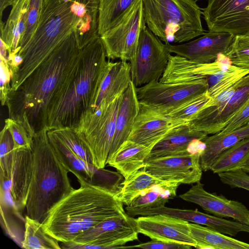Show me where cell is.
<instances>
[{
    "mask_svg": "<svg viewBox=\"0 0 249 249\" xmlns=\"http://www.w3.org/2000/svg\"><path fill=\"white\" fill-rule=\"evenodd\" d=\"M81 50L73 32L16 90L10 92L5 105L9 118L29 123L36 132L46 127L49 104L76 64Z\"/></svg>",
    "mask_w": 249,
    "mask_h": 249,
    "instance_id": "1",
    "label": "cell"
},
{
    "mask_svg": "<svg viewBox=\"0 0 249 249\" xmlns=\"http://www.w3.org/2000/svg\"><path fill=\"white\" fill-rule=\"evenodd\" d=\"M107 58L100 36L81 50L76 64L49 104L45 119L48 130L77 125L105 76Z\"/></svg>",
    "mask_w": 249,
    "mask_h": 249,
    "instance_id": "2",
    "label": "cell"
},
{
    "mask_svg": "<svg viewBox=\"0 0 249 249\" xmlns=\"http://www.w3.org/2000/svg\"><path fill=\"white\" fill-rule=\"evenodd\" d=\"M72 191L50 211L43 223L45 232L62 243L110 217L126 214L109 188L86 182Z\"/></svg>",
    "mask_w": 249,
    "mask_h": 249,
    "instance_id": "3",
    "label": "cell"
},
{
    "mask_svg": "<svg viewBox=\"0 0 249 249\" xmlns=\"http://www.w3.org/2000/svg\"><path fill=\"white\" fill-rule=\"evenodd\" d=\"M48 130L36 132L34 138L33 174L25 205L26 215L42 224L52 209L74 190L69 171L49 140Z\"/></svg>",
    "mask_w": 249,
    "mask_h": 249,
    "instance_id": "4",
    "label": "cell"
},
{
    "mask_svg": "<svg viewBox=\"0 0 249 249\" xmlns=\"http://www.w3.org/2000/svg\"><path fill=\"white\" fill-rule=\"evenodd\" d=\"M79 20L63 0H43L37 28L18 53L22 58L12 78L11 91L16 90L29 75L70 34L75 33Z\"/></svg>",
    "mask_w": 249,
    "mask_h": 249,
    "instance_id": "5",
    "label": "cell"
},
{
    "mask_svg": "<svg viewBox=\"0 0 249 249\" xmlns=\"http://www.w3.org/2000/svg\"><path fill=\"white\" fill-rule=\"evenodd\" d=\"M146 26L165 44L187 42L204 35L196 0H142Z\"/></svg>",
    "mask_w": 249,
    "mask_h": 249,
    "instance_id": "6",
    "label": "cell"
},
{
    "mask_svg": "<svg viewBox=\"0 0 249 249\" xmlns=\"http://www.w3.org/2000/svg\"><path fill=\"white\" fill-rule=\"evenodd\" d=\"M122 95L105 107L83 113L74 127L89 150L92 165L99 170L107 164Z\"/></svg>",
    "mask_w": 249,
    "mask_h": 249,
    "instance_id": "7",
    "label": "cell"
},
{
    "mask_svg": "<svg viewBox=\"0 0 249 249\" xmlns=\"http://www.w3.org/2000/svg\"><path fill=\"white\" fill-rule=\"evenodd\" d=\"M138 233L135 218L126 213L104 220L78 235L73 241L62 243L61 248H125L123 245L137 240Z\"/></svg>",
    "mask_w": 249,
    "mask_h": 249,
    "instance_id": "8",
    "label": "cell"
},
{
    "mask_svg": "<svg viewBox=\"0 0 249 249\" xmlns=\"http://www.w3.org/2000/svg\"><path fill=\"white\" fill-rule=\"evenodd\" d=\"M140 104L167 114L191 100L207 92L206 79L190 82L167 83L154 81L136 87Z\"/></svg>",
    "mask_w": 249,
    "mask_h": 249,
    "instance_id": "9",
    "label": "cell"
},
{
    "mask_svg": "<svg viewBox=\"0 0 249 249\" xmlns=\"http://www.w3.org/2000/svg\"><path fill=\"white\" fill-rule=\"evenodd\" d=\"M146 26L142 0H137L118 22L100 36L108 59L132 60L141 32Z\"/></svg>",
    "mask_w": 249,
    "mask_h": 249,
    "instance_id": "10",
    "label": "cell"
},
{
    "mask_svg": "<svg viewBox=\"0 0 249 249\" xmlns=\"http://www.w3.org/2000/svg\"><path fill=\"white\" fill-rule=\"evenodd\" d=\"M171 53L166 44L146 26L140 34L135 57L129 61L131 81L136 87L159 81Z\"/></svg>",
    "mask_w": 249,
    "mask_h": 249,
    "instance_id": "11",
    "label": "cell"
},
{
    "mask_svg": "<svg viewBox=\"0 0 249 249\" xmlns=\"http://www.w3.org/2000/svg\"><path fill=\"white\" fill-rule=\"evenodd\" d=\"M202 15L209 31L249 35V0H208Z\"/></svg>",
    "mask_w": 249,
    "mask_h": 249,
    "instance_id": "12",
    "label": "cell"
},
{
    "mask_svg": "<svg viewBox=\"0 0 249 249\" xmlns=\"http://www.w3.org/2000/svg\"><path fill=\"white\" fill-rule=\"evenodd\" d=\"M202 150L188 155L147 159L143 169L163 181L187 184L196 183L200 181L202 175L200 163Z\"/></svg>",
    "mask_w": 249,
    "mask_h": 249,
    "instance_id": "13",
    "label": "cell"
},
{
    "mask_svg": "<svg viewBox=\"0 0 249 249\" xmlns=\"http://www.w3.org/2000/svg\"><path fill=\"white\" fill-rule=\"evenodd\" d=\"M249 103V73L236 83L235 91L221 107L211 112H198L188 122L194 130L208 135L221 131L228 122Z\"/></svg>",
    "mask_w": 249,
    "mask_h": 249,
    "instance_id": "14",
    "label": "cell"
},
{
    "mask_svg": "<svg viewBox=\"0 0 249 249\" xmlns=\"http://www.w3.org/2000/svg\"><path fill=\"white\" fill-rule=\"evenodd\" d=\"M234 36L223 32L209 31L197 39L178 45L166 44L170 52L201 63L214 62L219 53L225 54Z\"/></svg>",
    "mask_w": 249,
    "mask_h": 249,
    "instance_id": "15",
    "label": "cell"
},
{
    "mask_svg": "<svg viewBox=\"0 0 249 249\" xmlns=\"http://www.w3.org/2000/svg\"><path fill=\"white\" fill-rule=\"evenodd\" d=\"M179 197L186 201L199 205L205 212L214 216L231 218L249 226V210L246 206L242 202L228 199L222 195L208 192L200 181Z\"/></svg>",
    "mask_w": 249,
    "mask_h": 249,
    "instance_id": "16",
    "label": "cell"
},
{
    "mask_svg": "<svg viewBox=\"0 0 249 249\" xmlns=\"http://www.w3.org/2000/svg\"><path fill=\"white\" fill-rule=\"evenodd\" d=\"M135 219L138 232L151 239L196 247L187 221L160 214L142 216Z\"/></svg>",
    "mask_w": 249,
    "mask_h": 249,
    "instance_id": "17",
    "label": "cell"
},
{
    "mask_svg": "<svg viewBox=\"0 0 249 249\" xmlns=\"http://www.w3.org/2000/svg\"><path fill=\"white\" fill-rule=\"evenodd\" d=\"M187 123L174 119L140 103L139 110L127 140L146 146L155 144L172 128Z\"/></svg>",
    "mask_w": 249,
    "mask_h": 249,
    "instance_id": "18",
    "label": "cell"
},
{
    "mask_svg": "<svg viewBox=\"0 0 249 249\" xmlns=\"http://www.w3.org/2000/svg\"><path fill=\"white\" fill-rule=\"evenodd\" d=\"M232 65L229 58L219 53L213 62H195L178 55H170L167 66L159 81L162 83H187L201 79Z\"/></svg>",
    "mask_w": 249,
    "mask_h": 249,
    "instance_id": "19",
    "label": "cell"
},
{
    "mask_svg": "<svg viewBox=\"0 0 249 249\" xmlns=\"http://www.w3.org/2000/svg\"><path fill=\"white\" fill-rule=\"evenodd\" d=\"M131 81L129 62H111L108 60L105 76L89 108L85 112H94L107 106L124 92Z\"/></svg>",
    "mask_w": 249,
    "mask_h": 249,
    "instance_id": "20",
    "label": "cell"
},
{
    "mask_svg": "<svg viewBox=\"0 0 249 249\" xmlns=\"http://www.w3.org/2000/svg\"><path fill=\"white\" fill-rule=\"evenodd\" d=\"M32 149L28 148H14L13 165L10 179L0 182L1 185H6L15 205L25 207L33 169Z\"/></svg>",
    "mask_w": 249,
    "mask_h": 249,
    "instance_id": "21",
    "label": "cell"
},
{
    "mask_svg": "<svg viewBox=\"0 0 249 249\" xmlns=\"http://www.w3.org/2000/svg\"><path fill=\"white\" fill-rule=\"evenodd\" d=\"M207 136L204 132L191 128L188 123L176 126L155 144L148 159L184 155L195 152H192L191 146Z\"/></svg>",
    "mask_w": 249,
    "mask_h": 249,
    "instance_id": "22",
    "label": "cell"
},
{
    "mask_svg": "<svg viewBox=\"0 0 249 249\" xmlns=\"http://www.w3.org/2000/svg\"><path fill=\"white\" fill-rule=\"evenodd\" d=\"M140 107L136 87L130 81L123 93L116 119L115 129L107 162L121 145L127 140Z\"/></svg>",
    "mask_w": 249,
    "mask_h": 249,
    "instance_id": "23",
    "label": "cell"
},
{
    "mask_svg": "<svg viewBox=\"0 0 249 249\" xmlns=\"http://www.w3.org/2000/svg\"><path fill=\"white\" fill-rule=\"evenodd\" d=\"M70 6L79 20L78 30L74 33L80 49L100 36L98 17L100 0H63Z\"/></svg>",
    "mask_w": 249,
    "mask_h": 249,
    "instance_id": "24",
    "label": "cell"
},
{
    "mask_svg": "<svg viewBox=\"0 0 249 249\" xmlns=\"http://www.w3.org/2000/svg\"><path fill=\"white\" fill-rule=\"evenodd\" d=\"M30 0H15L6 22L0 21V37L7 46L10 57L20 50L24 33Z\"/></svg>",
    "mask_w": 249,
    "mask_h": 249,
    "instance_id": "25",
    "label": "cell"
},
{
    "mask_svg": "<svg viewBox=\"0 0 249 249\" xmlns=\"http://www.w3.org/2000/svg\"><path fill=\"white\" fill-rule=\"evenodd\" d=\"M155 144L146 146L131 140L124 142L107 164L115 169L125 179L143 168Z\"/></svg>",
    "mask_w": 249,
    "mask_h": 249,
    "instance_id": "26",
    "label": "cell"
},
{
    "mask_svg": "<svg viewBox=\"0 0 249 249\" xmlns=\"http://www.w3.org/2000/svg\"><path fill=\"white\" fill-rule=\"evenodd\" d=\"M248 137L249 125L230 132H219L211 136H207L201 141L204 144L200 155L202 171L210 170L215 159L222 152Z\"/></svg>",
    "mask_w": 249,
    "mask_h": 249,
    "instance_id": "27",
    "label": "cell"
},
{
    "mask_svg": "<svg viewBox=\"0 0 249 249\" xmlns=\"http://www.w3.org/2000/svg\"><path fill=\"white\" fill-rule=\"evenodd\" d=\"M177 182L165 181L158 179L142 168L125 179L119 190L115 193L117 198L128 206L141 192L157 186H162L176 193L179 185Z\"/></svg>",
    "mask_w": 249,
    "mask_h": 249,
    "instance_id": "28",
    "label": "cell"
},
{
    "mask_svg": "<svg viewBox=\"0 0 249 249\" xmlns=\"http://www.w3.org/2000/svg\"><path fill=\"white\" fill-rule=\"evenodd\" d=\"M47 135L57 158L66 169L77 178L79 183H91L98 169L75 155L51 130H48Z\"/></svg>",
    "mask_w": 249,
    "mask_h": 249,
    "instance_id": "29",
    "label": "cell"
},
{
    "mask_svg": "<svg viewBox=\"0 0 249 249\" xmlns=\"http://www.w3.org/2000/svg\"><path fill=\"white\" fill-rule=\"evenodd\" d=\"M191 236L196 249H249V244L237 240L200 224L189 223Z\"/></svg>",
    "mask_w": 249,
    "mask_h": 249,
    "instance_id": "30",
    "label": "cell"
},
{
    "mask_svg": "<svg viewBox=\"0 0 249 249\" xmlns=\"http://www.w3.org/2000/svg\"><path fill=\"white\" fill-rule=\"evenodd\" d=\"M249 159V137L222 152L215 159L210 170L214 174L240 169Z\"/></svg>",
    "mask_w": 249,
    "mask_h": 249,
    "instance_id": "31",
    "label": "cell"
},
{
    "mask_svg": "<svg viewBox=\"0 0 249 249\" xmlns=\"http://www.w3.org/2000/svg\"><path fill=\"white\" fill-rule=\"evenodd\" d=\"M137 0H100L98 35L100 36L118 22Z\"/></svg>",
    "mask_w": 249,
    "mask_h": 249,
    "instance_id": "32",
    "label": "cell"
},
{
    "mask_svg": "<svg viewBox=\"0 0 249 249\" xmlns=\"http://www.w3.org/2000/svg\"><path fill=\"white\" fill-rule=\"evenodd\" d=\"M24 239L21 247L25 249H60L56 239L47 234L43 224L25 216Z\"/></svg>",
    "mask_w": 249,
    "mask_h": 249,
    "instance_id": "33",
    "label": "cell"
},
{
    "mask_svg": "<svg viewBox=\"0 0 249 249\" xmlns=\"http://www.w3.org/2000/svg\"><path fill=\"white\" fill-rule=\"evenodd\" d=\"M249 73L248 69L231 65L206 79L208 84L207 94L213 98Z\"/></svg>",
    "mask_w": 249,
    "mask_h": 249,
    "instance_id": "34",
    "label": "cell"
},
{
    "mask_svg": "<svg viewBox=\"0 0 249 249\" xmlns=\"http://www.w3.org/2000/svg\"><path fill=\"white\" fill-rule=\"evenodd\" d=\"M176 195V193L168 189L157 186L141 192L127 206L136 209L162 207Z\"/></svg>",
    "mask_w": 249,
    "mask_h": 249,
    "instance_id": "35",
    "label": "cell"
},
{
    "mask_svg": "<svg viewBox=\"0 0 249 249\" xmlns=\"http://www.w3.org/2000/svg\"><path fill=\"white\" fill-rule=\"evenodd\" d=\"M50 130L75 155L88 164L92 165L89 150L74 127H63Z\"/></svg>",
    "mask_w": 249,
    "mask_h": 249,
    "instance_id": "36",
    "label": "cell"
},
{
    "mask_svg": "<svg viewBox=\"0 0 249 249\" xmlns=\"http://www.w3.org/2000/svg\"><path fill=\"white\" fill-rule=\"evenodd\" d=\"M14 144L12 136L4 126L0 134V182L9 180L13 165Z\"/></svg>",
    "mask_w": 249,
    "mask_h": 249,
    "instance_id": "37",
    "label": "cell"
},
{
    "mask_svg": "<svg viewBox=\"0 0 249 249\" xmlns=\"http://www.w3.org/2000/svg\"><path fill=\"white\" fill-rule=\"evenodd\" d=\"M10 132L14 141V148L32 149L36 132L29 124L8 118L4 125Z\"/></svg>",
    "mask_w": 249,
    "mask_h": 249,
    "instance_id": "38",
    "label": "cell"
},
{
    "mask_svg": "<svg viewBox=\"0 0 249 249\" xmlns=\"http://www.w3.org/2000/svg\"><path fill=\"white\" fill-rule=\"evenodd\" d=\"M231 64L249 70V35L234 36L225 54Z\"/></svg>",
    "mask_w": 249,
    "mask_h": 249,
    "instance_id": "39",
    "label": "cell"
},
{
    "mask_svg": "<svg viewBox=\"0 0 249 249\" xmlns=\"http://www.w3.org/2000/svg\"><path fill=\"white\" fill-rule=\"evenodd\" d=\"M211 99L206 92L173 110L167 115L174 119L188 122L196 113L208 104Z\"/></svg>",
    "mask_w": 249,
    "mask_h": 249,
    "instance_id": "40",
    "label": "cell"
},
{
    "mask_svg": "<svg viewBox=\"0 0 249 249\" xmlns=\"http://www.w3.org/2000/svg\"><path fill=\"white\" fill-rule=\"evenodd\" d=\"M42 2L43 0H30L26 28L22 38L20 50L28 42L37 28Z\"/></svg>",
    "mask_w": 249,
    "mask_h": 249,
    "instance_id": "41",
    "label": "cell"
},
{
    "mask_svg": "<svg viewBox=\"0 0 249 249\" xmlns=\"http://www.w3.org/2000/svg\"><path fill=\"white\" fill-rule=\"evenodd\" d=\"M220 181L231 188H239L249 191V175L241 169L218 174Z\"/></svg>",
    "mask_w": 249,
    "mask_h": 249,
    "instance_id": "42",
    "label": "cell"
},
{
    "mask_svg": "<svg viewBox=\"0 0 249 249\" xmlns=\"http://www.w3.org/2000/svg\"><path fill=\"white\" fill-rule=\"evenodd\" d=\"M0 102L2 106H5L11 89V72L8 62L2 60H0Z\"/></svg>",
    "mask_w": 249,
    "mask_h": 249,
    "instance_id": "43",
    "label": "cell"
},
{
    "mask_svg": "<svg viewBox=\"0 0 249 249\" xmlns=\"http://www.w3.org/2000/svg\"><path fill=\"white\" fill-rule=\"evenodd\" d=\"M249 125V103L226 124L221 133H228Z\"/></svg>",
    "mask_w": 249,
    "mask_h": 249,
    "instance_id": "44",
    "label": "cell"
},
{
    "mask_svg": "<svg viewBox=\"0 0 249 249\" xmlns=\"http://www.w3.org/2000/svg\"><path fill=\"white\" fill-rule=\"evenodd\" d=\"M192 246L183 244L152 239L151 241L126 248H139L146 249H190Z\"/></svg>",
    "mask_w": 249,
    "mask_h": 249,
    "instance_id": "45",
    "label": "cell"
},
{
    "mask_svg": "<svg viewBox=\"0 0 249 249\" xmlns=\"http://www.w3.org/2000/svg\"><path fill=\"white\" fill-rule=\"evenodd\" d=\"M15 0H0V19L2 21V14L4 10L11 6Z\"/></svg>",
    "mask_w": 249,
    "mask_h": 249,
    "instance_id": "46",
    "label": "cell"
},
{
    "mask_svg": "<svg viewBox=\"0 0 249 249\" xmlns=\"http://www.w3.org/2000/svg\"><path fill=\"white\" fill-rule=\"evenodd\" d=\"M247 173H249V159L240 169Z\"/></svg>",
    "mask_w": 249,
    "mask_h": 249,
    "instance_id": "47",
    "label": "cell"
},
{
    "mask_svg": "<svg viewBox=\"0 0 249 249\" xmlns=\"http://www.w3.org/2000/svg\"><path fill=\"white\" fill-rule=\"evenodd\" d=\"M196 0L197 1V0Z\"/></svg>",
    "mask_w": 249,
    "mask_h": 249,
    "instance_id": "48",
    "label": "cell"
}]
</instances>
